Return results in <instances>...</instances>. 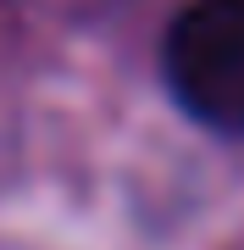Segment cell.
<instances>
[{
    "instance_id": "obj_1",
    "label": "cell",
    "mask_w": 244,
    "mask_h": 250,
    "mask_svg": "<svg viewBox=\"0 0 244 250\" xmlns=\"http://www.w3.org/2000/svg\"><path fill=\"white\" fill-rule=\"evenodd\" d=\"M161 72L200 128L244 139V0H189L167 28Z\"/></svg>"
}]
</instances>
